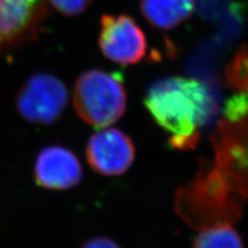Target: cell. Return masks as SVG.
<instances>
[{
	"label": "cell",
	"instance_id": "cell-1",
	"mask_svg": "<svg viewBox=\"0 0 248 248\" xmlns=\"http://www.w3.org/2000/svg\"><path fill=\"white\" fill-rule=\"evenodd\" d=\"M144 104L159 126L172 134L176 149L195 148L203 126L216 113L210 91L195 79L169 77L155 81L147 91Z\"/></svg>",
	"mask_w": 248,
	"mask_h": 248
},
{
	"label": "cell",
	"instance_id": "cell-2",
	"mask_svg": "<svg viewBox=\"0 0 248 248\" xmlns=\"http://www.w3.org/2000/svg\"><path fill=\"white\" fill-rule=\"evenodd\" d=\"M126 102V89L120 73L90 69L76 81L75 108L93 127L104 128L118 121L125 112Z\"/></svg>",
	"mask_w": 248,
	"mask_h": 248
},
{
	"label": "cell",
	"instance_id": "cell-3",
	"mask_svg": "<svg viewBox=\"0 0 248 248\" xmlns=\"http://www.w3.org/2000/svg\"><path fill=\"white\" fill-rule=\"evenodd\" d=\"M67 102L68 92L63 82L53 75L36 74L23 85L16 104L26 121L50 125L58 120Z\"/></svg>",
	"mask_w": 248,
	"mask_h": 248
},
{
	"label": "cell",
	"instance_id": "cell-4",
	"mask_svg": "<svg viewBox=\"0 0 248 248\" xmlns=\"http://www.w3.org/2000/svg\"><path fill=\"white\" fill-rule=\"evenodd\" d=\"M99 48L116 63L135 64L147 51L146 36L135 19L127 15H104L100 19Z\"/></svg>",
	"mask_w": 248,
	"mask_h": 248
},
{
	"label": "cell",
	"instance_id": "cell-5",
	"mask_svg": "<svg viewBox=\"0 0 248 248\" xmlns=\"http://www.w3.org/2000/svg\"><path fill=\"white\" fill-rule=\"evenodd\" d=\"M46 16V0H0V53L32 41Z\"/></svg>",
	"mask_w": 248,
	"mask_h": 248
},
{
	"label": "cell",
	"instance_id": "cell-6",
	"mask_svg": "<svg viewBox=\"0 0 248 248\" xmlns=\"http://www.w3.org/2000/svg\"><path fill=\"white\" fill-rule=\"evenodd\" d=\"M135 153L133 141L117 128L104 129L92 135L86 147L89 166L106 176L125 173L133 164Z\"/></svg>",
	"mask_w": 248,
	"mask_h": 248
},
{
	"label": "cell",
	"instance_id": "cell-7",
	"mask_svg": "<svg viewBox=\"0 0 248 248\" xmlns=\"http://www.w3.org/2000/svg\"><path fill=\"white\" fill-rule=\"evenodd\" d=\"M34 179L37 185L46 189H69L81 181L82 167L71 150L61 146H50L38 154Z\"/></svg>",
	"mask_w": 248,
	"mask_h": 248
},
{
	"label": "cell",
	"instance_id": "cell-8",
	"mask_svg": "<svg viewBox=\"0 0 248 248\" xmlns=\"http://www.w3.org/2000/svg\"><path fill=\"white\" fill-rule=\"evenodd\" d=\"M195 11V0H142L141 12L152 27L169 30L187 20Z\"/></svg>",
	"mask_w": 248,
	"mask_h": 248
},
{
	"label": "cell",
	"instance_id": "cell-9",
	"mask_svg": "<svg viewBox=\"0 0 248 248\" xmlns=\"http://www.w3.org/2000/svg\"><path fill=\"white\" fill-rule=\"evenodd\" d=\"M192 248H245L238 232L228 224H218L199 234Z\"/></svg>",
	"mask_w": 248,
	"mask_h": 248
},
{
	"label": "cell",
	"instance_id": "cell-10",
	"mask_svg": "<svg viewBox=\"0 0 248 248\" xmlns=\"http://www.w3.org/2000/svg\"><path fill=\"white\" fill-rule=\"evenodd\" d=\"M224 82L236 91L248 90V50L241 46L224 71Z\"/></svg>",
	"mask_w": 248,
	"mask_h": 248
},
{
	"label": "cell",
	"instance_id": "cell-11",
	"mask_svg": "<svg viewBox=\"0 0 248 248\" xmlns=\"http://www.w3.org/2000/svg\"><path fill=\"white\" fill-rule=\"evenodd\" d=\"M223 114L230 121H239L248 116V90L239 91L224 105Z\"/></svg>",
	"mask_w": 248,
	"mask_h": 248
},
{
	"label": "cell",
	"instance_id": "cell-12",
	"mask_svg": "<svg viewBox=\"0 0 248 248\" xmlns=\"http://www.w3.org/2000/svg\"><path fill=\"white\" fill-rule=\"evenodd\" d=\"M49 1L62 15L77 16L87 9L91 0H49Z\"/></svg>",
	"mask_w": 248,
	"mask_h": 248
},
{
	"label": "cell",
	"instance_id": "cell-13",
	"mask_svg": "<svg viewBox=\"0 0 248 248\" xmlns=\"http://www.w3.org/2000/svg\"><path fill=\"white\" fill-rule=\"evenodd\" d=\"M81 248H120V246L111 239L98 237L88 240L81 246Z\"/></svg>",
	"mask_w": 248,
	"mask_h": 248
}]
</instances>
